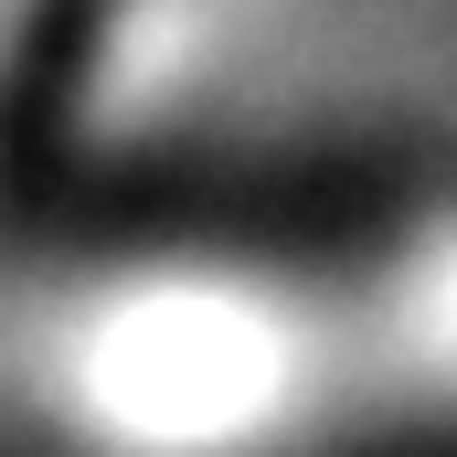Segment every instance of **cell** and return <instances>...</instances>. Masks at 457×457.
Segmentation results:
<instances>
[{
  "label": "cell",
  "mask_w": 457,
  "mask_h": 457,
  "mask_svg": "<svg viewBox=\"0 0 457 457\" xmlns=\"http://www.w3.org/2000/svg\"><path fill=\"white\" fill-rule=\"evenodd\" d=\"M117 0H32L21 32H11V64H0V192L43 181L64 128L86 107V75H96V43H107Z\"/></svg>",
  "instance_id": "6da1fadb"
}]
</instances>
